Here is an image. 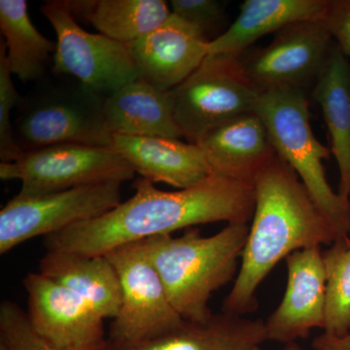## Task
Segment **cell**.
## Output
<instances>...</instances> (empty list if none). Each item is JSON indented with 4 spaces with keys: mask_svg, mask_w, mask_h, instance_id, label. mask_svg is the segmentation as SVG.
<instances>
[{
    "mask_svg": "<svg viewBox=\"0 0 350 350\" xmlns=\"http://www.w3.org/2000/svg\"><path fill=\"white\" fill-rule=\"evenodd\" d=\"M267 338L265 322L221 312L204 322L186 321L174 330L137 345L110 350H252ZM109 345V344H108Z\"/></svg>",
    "mask_w": 350,
    "mask_h": 350,
    "instance_id": "ffe728a7",
    "label": "cell"
},
{
    "mask_svg": "<svg viewBox=\"0 0 350 350\" xmlns=\"http://www.w3.org/2000/svg\"><path fill=\"white\" fill-rule=\"evenodd\" d=\"M334 41L324 18L288 25L276 32L269 45L247 57L239 56L241 68L258 91L314 84Z\"/></svg>",
    "mask_w": 350,
    "mask_h": 350,
    "instance_id": "8fae6325",
    "label": "cell"
},
{
    "mask_svg": "<svg viewBox=\"0 0 350 350\" xmlns=\"http://www.w3.org/2000/svg\"><path fill=\"white\" fill-rule=\"evenodd\" d=\"M255 113L266 126L276 154L298 174L338 238L350 234V199L333 191L323 160L330 152L313 135L305 90H269L258 96Z\"/></svg>",
    "mask_w": 350,
    "mask_h": 350,
    "instance_id": "277c9868",
    "label": "cell"
},
{
    "mask_svg": "<svg viewBox=\"0 0 350 350\" xmlns=\"http://www.w3.org/2000/svg\"><path fill=\"white\" fill-rule=\"evenodd\" d=\"M172 13L184 22L194 27L209 40L208 36L215 34L226 23L225 5L216 0H172Z\"/></svg>",
    "mask_w": 350,
    "mask_h": 350,
    "instance_id": "4316f807",
    "label": "cell"
},
{
    "mask_svg": "<svg viewBox=\"0 0 350 350\" xmlns=\"http://www.w3.org/2000/svg\"><path fill=\"white\" fill-rule=\"evenodd\" d=\"M197 145L213 174L251 184L276 155L269 131L255 112L225 124Z\"/></svg>",
    "mask_w": 350,
    "mask_h": 350,
    "instance_id": "2e32d148",
    "label": "cell"
},
{
    "mask_svg": "<svg viewBox=\"0 0 350 350\" xmlns=\"http://www.w3.org/2000/svg\"><path fill=\"white\" fill-rule=\"evenodd\" d=\"M68 4L75 19L87 20L100 33L128 45L160 27L172 14L163 0H72Z\"/></svg>",
    "mask_w": 350,
    "mask_h": 350,
    "instance_id": "7402d4cb",
    "label": "cell"
},
{
    "mask_svg": "<svg viewBox=\"0 0 350 350\" xmlns=\"http://www.w3.org/2000/svg\"><path fill=\"white\" fill-rule=\"evenodd\" d=\"M103 114L113 135L182 137L176 125L170 91L142 78L126 83L103 100Z\"/></svg>",
    "mask_w": 350,
    "mask_h": 350,
    "instance_id": "e0dca14e",
    "label": "cell"
},
{
    "mask_svg": "<svg viewBox=\"0 0 350 350\" xmlns=\"http://www.w3.org/2000/svg\"><path fill=\"white\" fill-rule=\"evenodd\" d=\"M135 172L112 147L63 144L25 152L0 163L2 180L22 182L18 197L32 198L96 184L123 182Z\"/></svg>",
    "mask_w": 350,
    "mask_h": 350,
    "instance_id": "52a82bcc",
    "label": "cell"
},
{
    "mask_svg": "<svg viewBox=\"0 0 350 350\" xmlns=\"http://www.w3.org/2000/svg\"><path fill=\"white\" fill-rule=\"evenodd\" d=\"M329 0H246L238 18L208 43V55L241 56L258 39L296 23L321 19Z\"/></svg>",
    "mask_w": 350,
    "mask_h": 350,
    "instance_id": "ac0fdd59",
    "label": "cell"
},
{
    "mask_svg": "<svg viewBox=\"0 0 350 350\" xmlns=\"http://www.w3.org/2000/svg\"><path fill=\"white\" fill-rule=\"evenodd\" d=\"M0 340L9 350H64L51 345L33 330L23 310L12 301H3L0 306ZM89 350H110L108 342Z\"/></svg>",
    "mask_w": 350,
    "mask_h": 350,
    "instance_id": "d4e9b609",
    "label": "cell"
},
{
    "mask_svg": "<svg viewBox=\"0 0 350 350\" xmlns=\"http://www.w3.org/2000/svg\"><path fill=\"white\" fill-rule=\"evenodd\" d=\"M20 100L9 69L6 48L3 40L0 44V159L1 163L19 160L25 151L18 144L10 116L13 107Z\"/></svg>",
    "mask_w": 350,
    "mask_h": 350,
    "instance_id": "484cf974",
    "label": "cell"
},
{
    "mask_svg": "<svg viewBox=\"0 0 350 350\" xmlns=\"http://www.w3.org/2000/svg\"><path fill=\"white\" fill-rule=\"evenodd\" d=\"M105 256L116 269L121 285V306L110 324L109 345L139 344L183 323L184 319L170 303L144 241L119 246Z\"/></svg>",
    "mask_w": 350,
    "mask_h": 350,
    "instance_id": "8992f818",
    "label": "cell"
},
{
    "mask_svg": "<svg viewBox=\"0 0 350 350\" xmlns=\"http://www.w3.org/2000/svg\"><path fill=\"white\" fill-rule=\"evenodd\" d=\"M260 92L239 56L207 55L194 72L170 90L176 125L189 144H199L218 128L255 112Z\"/></svg>",
    "mask_w": 350,
    "mask_h": 350,
    "instance_id": "5b68a950",
    "label": "cell"
},
{
    "mask_svg": "<svg viewBox=\"0 0 350 350\" xmlns=\"http://www.w3.org/2000/svg\"><path fill=\"white\" fill-rule=\"evenodd\" d=\"M255 211L238 278L223 312L243 317L257 308L256 291L282 259L330 246L338 236L298 174L276 154L254 181Z\"/></svg>",
    "mask_w": 350,
    "mask_h": 350,
    "instance_id": "7a4b0ae2",
    "label": "cell"
},
{
    "mask_svg": "<svg viewBox=\"0 0 350 350\" xmlns=\"http://www.w3.org/2000/svg\"><path fill=\"white\" fill-rule=\"evenodd\" d=\"M288 280L282 303L265 322L268 340L288 345L325 324L326 271L321 247L286 258Z\"/></svg>",
    "mask_w": 350,
    "mask_h": 350,
    "instance_id": "4fadbf2b",
    "label": "cell"
},
{
    "mask_svg": "<svg viewBox=\"0 0 350 350\" xmlns=\"http://www.w3.org/2000/svg\"><path fill=\"white\" fill-rule=\"evenodd\" d=\"M250 226L228 224L211 237L190 228L180 237L145 239L170 303L186 321L204 322L213 317L211 294L231 282L243 255Z\"/></svg>",
    "mask_w": 350,
    "mask_h": 350,
    "instance_id": "3957f363",
    "label": "cell"
},
{
    "mask_svg": "<svg viewBox=\"0 0 350 350\" xmlns=\"http://www.w3.org/2000/svg\"><path fill=\"white\" fill-rule=\"evenodd\" d=\"M313 98L319 103L337 161L338 194L350 198V64L334 43L328 59L314 83Z\"/></svg>",
    "mask_w": 350,
    "mask_h": 350,
    "instance_id": "44dd1931",
    "label": "cell"
},
{
    "mask_svg": "<svg viewBox=\"0 0 350 350\" xmlns=\"http://www.w3.org/2000/svg\"><path fill=\"white\" fill-rule=\"evenodd\" d=\"M40 11L57 34L55 73L73 76L94 93L107 96L139 78L130 46L83 29L68 1L45 2Z\"/></svg>",
    "mask_w": 350,
    "mask_h": 350,
    "instance_id": "9c48e42d",
    "label": "cell"
},
{
    "mask_svg": "<svg viewBox=\"0 0 350 350\" xmlns=\"http://www.w3.org/2000/svg\"><path fill=\"white\" fill-rule=\"evenodd\" d=\"M312 345L315 350H350V333L342 337L324 333L315 338Z\"/></svg>",
    "mask_w": 350,
    "mask_h": 350,
    "instance_id": "f1b7e54d",
    "label": "cell"
},
{
    "mask_svg": "<svg viewBox=\"0 0 350 350\" xmlns=\"http://www.w3.org/2000/svg\"><path fill=\"white\" fill-rule=\"evenodd\" d=\"M252 350H261V349H260V347H255V349H253Z\"/></svg>",
    "mask_w": 350,
    "mask_h": 350,
    "instance_id": "1f68e13d",
    "label": "cell"
},
{
    "mask_svg": "<svg viewBox=\"0 0 350 350\" xmlns=\"http://www.w3.org/2000/svg\"><path fill=\"white\" fill-rule=\"evenodd\" d=\"M0 350H9L8 347L0 340Z\"/></svg>",
    "mask_w": 350,
    "mask_h": 350,
    "instance_id": "4dcf8cb0",
    "label": "cell"
},
{
    "mask_svg": "<svg viewBox=\"0 0 350 350\" xmlns=\"http://www.w3.org/2000/svg\"><path fill=\"white\" fill-rule=\"evenodd\" d=\"M0 29L12 75L27 83L40 79L55 54L57 42L38 31L25 0H0Z\"/></svg>",
    "mask_w": 350,
    "mask_h": 350,
    "instance_id": "603a6c76",
    "label": "cell"
},
{
    "mask_svg": "<svg viewBox=\"0 0 350 350\" xmlns=\"http://www.w3.org/2000/svg\"><path fill=\"white\" fill-rule=\"evenodd\" d=\"M209 41L174 13L163 25L130 44L142 80L163 91L178 86L208 55Z\"/></svg>",
    "mask_w": 350,
    "mask_h": 350,
    "instance_id": "5bb4252c",
    "label": "cell"
},
{
    "mask_svg": "<svg viewBox=\"0 0 350 350\" xmlns=\"http://www.w3.org/2000/svg\"><path fill=\"white\" fill-rule=\"evenodd\" d=\"M39 273L78 295L101 319H114L121 306V285L116 269L105 255L88 256L47 251Z\"/></svg>",
    "mask_w": 350,
    "mask_h": 350,
    "instance_id": "d6986e66",
    "label": "cell"
},
{
    "mask_svg": "<svg viewBox=\"0 0 350 350\" xmlns=\"http://www.w3.org/2000/svg\"><path fill=\"white\" fill-rule=\"evenodd\" d=\"M122 184H96L40 197L16 196L0 211V254L36 237L100 217L121 204Z\"/></svg>",
    "mask_w": 350,
    "mask_h": 350,
    "instance_id": "30bf717a",
    "label": "cell"
},
{
    "mask_svg": "<svg viewBox=\"0 0 350 350\" xmlns=\"http://www.w3.org/2000/svg\"><path fill=\"white\" fill-rule=\"evenodd\" d=\"M103 100L82 84L39 94L25 103L16 121L18 144L25 152L63 144L112 147Z\"/></svg>",
    "mask_w": 350,
    "mask_h": 350,
    "instance_id": "ba28073f",
    "label": "cell"
},
{
    "mask_svg": "<svg viewBox=\"0 0 350 350\" xmlns=\"http://www.w3.org/2000/svg\"><path fill=\"white\" fill-rule=\"evenodd\" d=\"M326 271L324 333H350V238H338L322 251Z\"/></svg>",
    "mask_w": 350,
    "mask_h": 350,
    "instance_id": "cb8c5ba5",
    "label": "cell"
},
{
    "mask_svg": "<svg viewBox=\"0 0 350 350\" xmlns=\"http://www.w3.org/2000/svg\"><path fill=\"white\" fill-rule=\"evenodd\" d=\"M27 317L33 330L64 350H89L107 344L103 320L78 295L42 273L25 276Z\"/></svg>",
    "mask_w": 350,
    "mask_h": 350,
    "instance_id": "7c38bea8",
    "label": "cell"
},
{
    "mask_svg": "<svg viewBox=\"0 0 350 350\" xmlns=\"http://www.w3.org/2000/svg\"><path fill=\"white\" fill-rule=\"evenodd\" d=\"M324 20L342 54L350 57V0H329Z\"/></svg>",
    "mask_w": 350,
    "mask_h": 350,
    "instance_id": "83f0119b",
    "label": "cell"
},
{
    "mask_svg": "<svg viewBox=\"0 0 350 350\" xmlns=\"http://www.w3.org/2000/svg\"><path fill=\"white\" fill-rule=\"evenodd\" d=\"M133 188V197L100 217L45 237L46 250L100 256L125 244L198 225L247 224L254 214V184L223 175L211 174L198 185L175 192L159 190L144 177Z\"/></svg>",
    "mask_w": 350,
    "mask_h": 350,
    "instance_id": "6da1fadb",
    "label": "cell"
},
{
    "mask_svg": "<svg viewBox=\"0 0 350 350\" xmlns=\"http://www.w3.org/2000/svg\"><path fill=\"white\" fill-rule=\"evenodd\" d=\"M112 148L135 172L152 183L187 189L213 174L199 145L167 137H131L114 133Z\"/></svg>",
    "mask_w": 350,
    "mask_h": 350,
    "instance_id": "9a60e30c",
    "label": "cell"
},
{
    "mask_svg": "<svg viewBox=\"0 0 350 350\" xmlns=\"http://www.w3.org/2000/svg\"><path fill=\"white\" fill-rule=\"evenodd\" d=\"M282 350H304L299 347L296 342H292V344H288L283 347Z\"/></svg>",
    "mask_w": 350,
    "mask_h": 350,
    "instance_id": "f546056e",
    "label": "cell"
}]
</instances>
